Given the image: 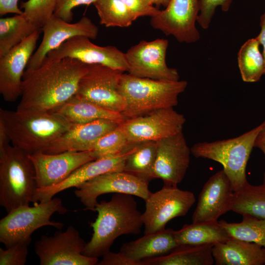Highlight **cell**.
Instances as JSON below:
<instances>
[{
	"instance_id": "cell-36",
	"label": "cell",
	"mask_w": 265,
	"mask_h": 265,
	"mask_svg": "<svg viewBox=\"0 0 265 265\" xmlns=\"http://www.w3.org/2000/svg\"><path fill=\"white\" fill-rule=\"evenodd\" d=\"M233 0H199L200 12L197 22L202 28L209 27L216 9L220 7L222 11H229Z\"/></svg>"
},
{
	"instance_id": "cell-29",
	"label": "cell",
	"mask_w": 265,
	"mask_h": 265,
	"mask_svg": "<svg viewBox=\"0 0 265 265\" xmlns=\"http://www.w3.org/2000/svg\"><path fill=\"white\" fill-rule=\"evenodd\" d=\"M157 152V141L135 144L125 162L124 171L149 182L153 179V170Z\"/></svg>"
},
{
	"instance_id": "cell-44",
	"label": "cell",
	"mask_w": 265,
	"mask_h": 265,
	"mask_svg": "<svg viewBox=\"0 0 265 265\" xmlns=\"http://www.w3.org/2000/svg\"><path fill=\"white\" fill-rule=\"evenodd\" d=\"M9 141L6 131L3 124L0 122V149L8 145Z\"/></svg>"
},
{
	"instance_id": "cell-34",
	"label": "cell",
	"mask_w": 265,
	"mask_h": 265,
	"mask_svg": "<svg viewBox=\"0 0 265 265\" xmlns=\"http://www.w3.org/2000/svg\"><path fill=\"white\" fill-rule=\"evenodd\" d=\"M135 144H131L120 125L101 137L91 152L96 159L127 151Z\"/></svg>"
},
{
	"instance_id": "cell-45",
	"label": "cell",
	"mask_w": 265,
	"mask_h": 265,
	"mask_svg": "<svg viewBox=\"0 0 265 265\" xmlns=\"http://www.w3.org/2000/svg\"><path fill=\"white\" fill-rule=\"evenodd\" d=\"M150 2L154 5L160 6L161 5L166 7L169 3L171 0H149Z\"/></svg>"
},
{
	"instance_id": "cell-18",
	"label": "cell",
	"mask_w": 265,
	"mask_h": 265,
	"mask_svg": "<svg viewBox=\"0 0 265 265\" xmlns=\"http://www.w3.org/2000/svg\"><path fill=\"white\" fill-rule=\"evenodd\" d=\"M43 32L42 40L33 53L26 69H36L40 67L47 54L57 48L68 39L81 35L91 39H96L98 27L88 17L84 16L78 22L71 23L53 16L41 27Z\"/></svg>"
},
{
	"instance_id": "cell-31",
	"label": "cell",
	"mask_w": 265,
	"mask_h": 265,
	"mask_svg": "<svg viewBox=\"0 0 265 265\" xmlns=\"http://www.w3.org/2000/svg\"><path fill=\"white\" fill-rule=\"evenodd\" d=\"M260 44L257 37L246 41L238 54V66L242 80L246 82L259 81L265 74V64L260 51Z\"/></svg>"
},
{
	"instance_id": "cell-30",
	"label": "cell",
	"mask_w": 265,
	"mask_h": 265,
	"mask_svg": "<svg viewBox=\"0 0 265 265\" xmlns=\"http://www.w3.org/2000/svg\"><path fill=\"white\" fill-rule=\"evenodd\" d=\"M231 211L242 216L265 219V185L249 183L243 189L234 192Z\"/></svg>"
},
{
	"instance_id": "cell-38",
	"label": "cell",
	"mask_w": 265,
	"mask_h": 265,
	"mask_svg": "<svg viewBox=\"0 0 265 265\" xmlns=\"http://www.w3.org/2000/svg\"><path fill=\"white\" fill-rule=\"evenodd\" d=\"M129 10L134 21L143 16L151 18L160 11L149 0H123Z\"/></svg>"
},
{
	"instance_id": "cell-33",
	"label": "cell",
	"mask_w": 265,
	"mask_h": 265,
	"mask_svg": "<svg viewBox=\"0 0 265 265\" xmlns=\"http://www.w3.org/2000/svg\"><path fill=\"white\" fill-rule=\"evenodd\" d=\"M93 4L100 23L106 27H128L134 21L123 0H97Z\"/></svg>"
},
{
	"instance_id": "cell-40",
	"label": "cell",
	"mask_w": 265,
	"mask_h": 265,
	"mask_svg": "<svg viewBox=\"0 0 265 265\" xmlns=\"http://www.w3.org/2000/svg\"><path fill=\"white\" fill-rule=\"evenodd\" d=\"M98 265H145L143 262H137L127 257L121 252H111L110 251L103 256Z\"/></svg>"
},
{
	"instance_id": "cell-13",
	"label": "cell",
	"mask_w": 265,
	"mask_h": 265,
	"mask_svg": "<svg viewBox=\"0 0 265 265\" xmlns=\"http://www.w3.org/2000/svg\"><path fill=\"white\" fill-rule=\"evenodd\" d=\"M186 118L174 107L157 109L120 124L131 144L158 141L183 131Z\"/></svg>"
},
{
	"instance_id": "cell-11",
	"label": "cell",
	"mask_w": 265,
	"mask_h": 265,
	"mask_svg": "<svg viewBox=\"0 0 265 265\" xmlns=\"http://www.w3.org/2000/svg\"><path fill=\"white\" fill-rule=\"evenodd\" d=\"M149 182L125 171H115L96 177L75 187L77 197L85 210L95 212L98 197L104 194L119 193L137 196L146 201L152 193Z\"/></svg>"
},
{
	"instance_id": "cell-23",
	"label": "cell",
	"mask_w": 265,
	"mask_h": 265,
	"mask_svg": "<svg viewBox=\"0 0 265 265\" xmlns=\"http://www.w3.org/2000/svg\"><path fill=\"white\" fill-rule=\"evenodd\" d=\"M212 252L216 265H265V248L236 238L214 244Z\"/></svg>"
},
{
	"instance_id": "cell-15",
	"label": "cell",
	"mask_w": 265,
	"mask_h": 265,
	"mask_svg": "<svg viewBox=\"0 0 265 265\" xmlns=\"http://www.w3.org/2000/svg\"><path fill=\"white\" fill-rule=\"evenodd\" d=\"M51 60L70 58L86 64H98L128 72L125 53L113 46H100L92 43L90 38L75 36L48 53Z\"/></svg>"
},
{
	"instance_id": "cell-10",
	"label": "cell",
	"mask_w": 265,
	"mask_h": 265,
	"mask_svg": "<svg viewBox=\"0 0 265 265\" xmlns=\"http://www.w3.org/2000/svg\"><path fill=\"white\" fill-rule=\"evenodd\" d=\"M120 70L98 64H87L80 79L76 96L108 110L122 113L126 101L120 93Z\"/></svg>"
},
{
	"instance_id": "cell-35",
	"label": "cell",
	"mask_w": 265,
	"mask_h": 265,
	"mask_svg": "<svg viewBox=\"0 0 265 265\" xmlns=\"http://www.w3.org/2000/svg\"><path fill=\"white\" fill-rule=\"evenodd\" d=\"M57 0H27L21 3L24 14L41 28L53 16Z\"/></svg>"
},
{
	"instance_id": "cell-19",
	"label": "cell",
	"mask_w": 265,
	"mask_h": 265,
	"mask_svg": "<svg viewBox=\"0 0 265 265\" xmlns=\"http://www.w3.org/2000/svg\"><path fill=\"white\" fill-rule=\"evenodd\" d=\"M41 31H35L0 57V93L5 102H14L21 97L23 76Z\"/></svg>"
},
{
	"instance_id": "cell-14",
	"label": "cell",
	"mask_w": 265,
	"mask_h": 265,
	"mask_svg": "<svg viewBox=\"0 0 265 265\" xmlns=\"http://www.w3.org/2000/svg\"><path fill=\"white\" fill-rule=\"evenodd\" d=\"M199 12V0H171L164 10L151 17L150 24L180 43H193L200 38L195 25Z\"/></svg>"
},
{
	"instance_id": "cell-7",
	"label": "cell",
	"mask_w": 265,
	"mask_h": 265,
	"mask_svg": "<svg viewBox=\"0 0 265 265\" xmlns=\"http://www.w3.org/2000/svg\"><path fill=\"white\" fill-rule=\"evenodd\" d=\"M67 212L61 199L53 197L44 202L20 206L12 210L0 220V242L6 248L18 242L29 245L31 234L44 226H52L61 230L62 222L51 220L55 212L63 214Z\"/></svg>"
},
{
	"instance_id": "cell-43",
	"label": "cell",
	"mask_w": 265,
	"mask_h": 265,
	"mask_svg": "<svg viewBox=\"0 0 265 265\" xmlns=\"http://www.w3.org/2000/svg\"><path fill=\"white\" fill-rule=\"evenodd\" d=\"M261 31L259 34L256 37L258 39L260 45H262L263 48V55L265 64V12L262 14L260 17Z\"/></svg>"
},
{
	"instance_id": "cell-37",
	"label": "cell",
	"mask_w": 265,
	"mask_h": 265,
	"mask_svg": "<svg viewBox=\"0 0 265 265\" xmlns=\"http://www.w3.org/2000/svg\"><path fill=\"white\" fill-rule=\"evenodd\" d=\"M28 245L25 242H18L5 250L0 247V265H25L27 260Z\"/></svg>"
},
{
	"instance_id": "cell-17",
	"label": "cell",
	"mask_w": 265,
	"mask_h": 265,
	"mask_svg": "<svg viewBox=\"0 0 265 265\" xmlns=\"http://www.w3.org/2000/svg\"><path fill=\"white\" fill-rule=\"evenodd\" d=\"M36 172L37 188L57 185L86 162L95 159L91 151L28 155Z\"/></svg>"
},
{
	"instance_id": "cell-8",
	"label": "cell",
	"mask_w": 265,
	"mask_h": 265,
	"mask_svg": "<svg viewBox=\"0 0 265 265\" xmlns=\"http://www.w3.org/2000/svg\"><path fill=\"white\" fill-rule=\"evenodd\" d=\"M86 242L73 226L56 231L52 236L42 235L34 244L40 265H94L98 258L83 254Z\"/></svg>"
},
{
	"instance_id": "cell-6",
	"label": "cell",
	"mask_w": 265,
	"mask_h": 265,
	"mask_svg": "<svg viewBox=\"0 0 265 265\" xmlns=\"http://www.w3.org/2000/svg\"><path fill=\"white\" fill-rule=\"evenodd\" d=\"M264 121L251 130L236 137L212 142H200L190 149L196 158L211 159L220 163L234 192L240 190L249 183L246 175L247 163L256 137Z\"/></svg>"
},
{
	"instance_id": "cell-27",
	"label": "cell",
	"mask_w": 265,
	"mask_h": 265,
	"mask_svg": "<svg viewBox=\"0 0 265 265\" xmlns=\"http://www.w3.org/2000/svg\"><path fill=\"white\" fill-rule=\"evenodd\" d=\"M174 235L178 245H214L230 238L218 221L185 224Z\"/></svg>"
},
{
	"instance_id": "cell-16",
	"label": "cell",
	"mask_w": 265,
	"mask_h": 265,
	"mask_svg": "<svg viewBox=\"0 0 265 265\" xmlns=\"http://www.w3.org/2000/svg\"><path fill=\"white\" fill-rule=\"evenodd\" d=\"M153 178L164 185L177 186L184 179L190 162V149L183 131L157 141Z\"/></svg>"
},
{
	"instance_id": "cell-26",
	"label": "cell",
	"mask_w": 265,
	"mask_h": 265,
	"mask_svg": "<svg viewBox=\"0 0 265 265\" xmlns=\"http://www.w3.org/2000/svg\"><path fill=\"white\" fill-rule=\"evenodd\" d=\"M213 244L179 245L168 254L143 261L145 265H212Z\"/></svg>"
},
{
	"instance_id": "cell-1",
	"label": "cell",
	"mask_w": 265,
	"mask_h": 265,
	"mask_svg": "<svg viewBox=\"0 0 265 265\" xmlns=\"http://www.w3.org/2000/svg\"><path fill=\"white\" fill-rule=\"evenodd\" d=\"M87 64L77 59L47 57L36 69H26L23 76L21 100L16 110L50 112L76 95Z\"/></svg>"
},
{
	"instance_id": "cell-28",
	"label": "cell",
	"mask_w": 265,
	"mask_h": 265,
	"mask_svg": "<svg viewBox=\"0 0 265 265\" xmlns=\"http://www.w3.org/2000/svg\"><path fill=\"white\" fill-rule=\"evenodd\" d=\"M41 28L24 14L0 19V57Z\"/></svg>"
},
{
	"instance_id": "cell-5",
	"label": "cell",
	"mask_w": 265,
	"mask_h": 265,
	"mask_svg": "<svg viewBox=\"0 0 265 265\" xmlns=\"http://www.w3.org/2000/svg\"><path fill=\"white\" fill-rule=\"evenodd\" d=\"M36 172L29 155L9 144L0 149V205L7 212L34 202Z\"/></svg>"
},
{
	"instance_id": "cell-3",
	"label": "cell",
	"mask_w": 265,
	"mask_h": 265,
	"mask_svg": "<svg viewBox=\"0 0 265 265\" xmlns=\"http://www.w3.org/2000/svg\"><path fill=\"white\" fill-rule=\"evenodd\" d=\"M0 122L13 146L28 155L44 151L73 126L52 112H20L0 109Z\"/></svg>"
},
{
	"instance_id": "cell-20",
	"label": "cell",
	"mask_w": 265,
	"mask_h": 265,
	"mask_svg": "<svg viewBox=\"0 0 265 265\" xmlns=\"http://www.w3.org/2000/svg\"><path fill=\"white\" fill-rule=\"evenodd\" d=\"M234 191L222 169L212 176L203 186L192 217V223L217 222L231 211Z\"/></svg>"
},
{
	"instance_id": "cell-32",
	"label": "cell",
	"mask_w": 265,
	"mask_h": 265,
	"mask_svg": "<svg viewBox=\"0 0 265 265\" xmlns=\"http://www.w3.org/2000/svg\"><path fill=\"white\" fill-rule=\"evenodd\" d=\"M231 238L254 242L265 248V219L242 216L238 223L218 221Z\"/></svg>"
},
{
	"instance_id": "cell-12",
	"label": "cell",
	"mask_w": 265,
	"mask_h": 265,
	"mask_svg": "<svg viewBox=\"0 0 265 265\" xmlns=\"http://www.w3.org/2000/svg\"><path fill=\"white\" fill-rule=\"evenodd\" d=\"M168 46V41L163 38L142 40L132 46L125 53L129 74L159 80H179L177 69L168 67L166 63Z\"/></svg>"
},
{
	"instance_id": "cell-25",
	"label": "cell",
	"mask_w": 265,
	"mask_h": 265,
	"mask_svg": "<svg viewBox=\"0 0 265 265\" xmlns=\"http://www.w3.org/2000/svg\"><path fill=\"white\" fill-rule=\"evenodd\" d=\"M50 112L59 115L72 125L99 119L112 120L122 123L127 119L121 113L108 110L76 95Z\"/></svg>"
},
{
	"instance_id": "cell-4",
	"label": "cell",
	"mask_w": 265,
	"mask_h": 265,
	"mask_svg": "<svg viewBox=\"0 0 265 265\" xmlns=\"http://www.w3.org/2000/svg\"><path fill=\"white\" fill-rule=\"evenodd\" d=\"M187 86L186 80H159L123 73L119 85V92L126 101L122 113L128 119L174 107L178 105L179 95Z\"/></svg>"
},
{
	"instance_id": "cell-24",
	"label": "cell",
	"mask_w": 265,
	"mask_h": 265,
	"mask_svg": "<svg viewBox=\"0 0 265 265\" xmlns=\"http://www.w3.org/2000/svg\"><path fill=\"white\" fill-rule=\"evenodd\" d=\"M178 245L174 230L169 228L144 234L135 240L123 243L119 251L132 260L143 262L148 258L165 255Z\"/></svg>"
},
{
	"instance_id": "cell-9",
	"label": "cell",
	"mask_w": 265,
	"mask_h": 265,
	"mask_svg": "<svg viewBox=\"0 0 265 265\" xmlns=\"http://www.w3.org/2000/svg\"><path fill=\"white\" fill-rule=\"evenodd\" d=\"M145 201L142 213L144 234L160 231L175 217L184 216L195 202L193 193L179 189L177 186L163 185L152 192Z\"/></svg>"
},
{
	"instance_id": "cell-2",
	"label": "cell",
	"mask_w": 265,
	"mask_h": 265,
	"mask_svg": "<svg viewBox=\"0 0 265 265\" xmlns=\"http://www.w3.org/2000/svg\"><path fill=\"white\" fill-rule=\"evenodd\" d=\"M95 221L90 223L93 234L86 243L83 254L98 258L110 251L119 237L138 234L143 225L141 213L133 195L115 193L109 201H102L95 206Z\"/></svg>"
},
{
	"instance_id": "cell-41",
	"label": "cell",
	"mask_w": 265,
	"mask_h": 265,
	"mask_svg": "<svg viewBox=\"0 0 265 265\" xmlns=\"http://www.w3.org/2000/svg\"><path fill=\"white\" fill-rule=\"evenodd\" d=\"M18 1L19 0H0V15L2 16L8 13L23 14V11L18 7Z\"/></svg>"
},
{
	"instance_id": "cell-42",
	"label": "cell",
	"mask_w": 265,
	"mask_h": 265,
	"mask_svg": "<svg viewBox=\"0 0 265 265\" xmlns=\"http://www.w3.org/2000/svg\"><path fill=\"white\" fill-rule=\"evenodd\" d=\"M254 147L260 149L265 156V121L262 128L256 137ZM263 184L265 185V172L264 174Z\"/></svg>"
},
{
	"instance_id": "cell-22",
	"label": "cell",
	"mask_w": 265,
	"mask_h": 265,
	"mask_svg": "<svg viewBox=\"0 0 265 265\" xmlns=\"http://www.w3.org/2000/svg\"><path fill=\"white\" fill-rule=\"evenodd\" d=\"M120 124L112 120L99 119L73 125L43 152L53 154L68 151H90L101 137Z\"/></svg>"
},
{
	"instance_id": "cell-21",
	"label": "cell",
	"mask_w": 265,
	"mask_h": 265,
	"mask_svg": "<svg viewBox=\"0 0 265 265\" xmlns=\"http://www.w3.org/2000/svg\"><path fill=\"white\" fill-rule=\"evenodd\" d=\"M132 147L123 153L86 162L57 185L44 188H37L34 204L50 200L56 194L70 187H76L99 175L112 172L124 171L126 159Z\"/></svg>"
},
{
	"instance_id": "cell-39",
	"label": "cell",
	"mask_w": 265,
	"mask_h": 265,
	"mask_svg": "<svg viewBox=\"0 0 265 265\" xmlns=\"http://www.w3.org/2000/svg\"><path fill=\"white\" fill-rule=\"evenodd\" d=\"M97 0H57L53 15L71 23L73 20V9L81 5L94 3Z\"/></svg>"
}]
</instances>
